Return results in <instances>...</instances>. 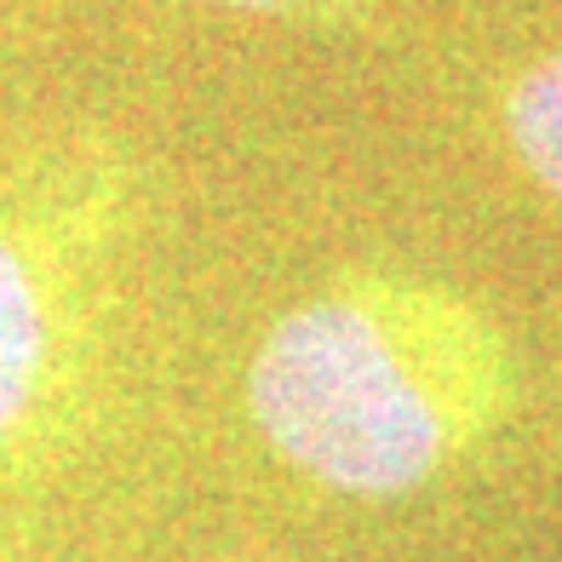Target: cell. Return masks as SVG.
<instances>
[{
	"instance_id": "obj_1",
	"label": "cell",
	"mask_w": 562,
	"mask_h": 562,
	"mask_svg": "<svg viewBox=\"0 0 562 562\" xmlns=\"http://www.w3.org/2000/svg\"><path fill=\"white\" fill-rule=\"evenodd\" d=\"M247 419L304 482L407 499L517 414V350L488 304L407 270H350L288 304L247 356Z\"/></svg>"
},
{
	"instance_id": "obj_2",
	"label": "cell",
	"mask_w": 562,
	"mask_h": 562,
	"mask_svg": "<svg viewBox=\"0 0 562 562\" xmlns=\"http://www.w3.org/2000/svg\"><path fill=\"white\" fill-rule=\"evenodd\" d=\"M126 218L110 156L0 178V471L41 459L87 402Z\"/></svg>"
},
{
	"instance_id": "obj_3",
	"label": "cell",
	"mask_w": 562,
	"mask_h": 562,
	"mask_svg": "<svg viewBox=\"0 0 562 562\" xmlns=\"http://www.w3.org/2000/svg\"><path fill=\"white\" fill-rule=\"evenodd\" d=\"M505 144L517 167L562 207V46L505 87Z\"/></svg>"
},
{
	"instance_id": "obj_4",
	"label": "cell",
	"mask_w": 562,
	"mask_h": 562,
	"mask_svg": "<svg viewBox=\"0 0 562 562\" xmlns=\"http://www.w3.org/2000/svg\"><path fill=\"white\" fill-rule=\"evenodd\" d=\"M190 7H218V12H259V18H327L350 0H190Z\"/></svg>"
}]
</instances>
